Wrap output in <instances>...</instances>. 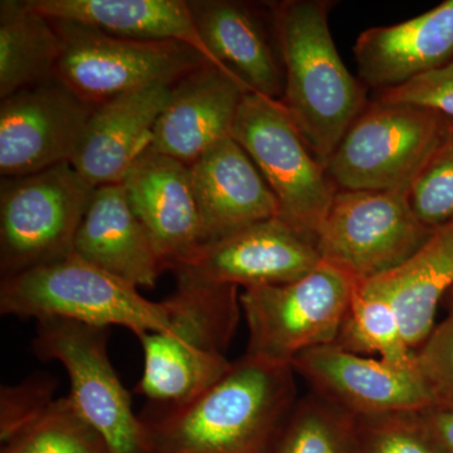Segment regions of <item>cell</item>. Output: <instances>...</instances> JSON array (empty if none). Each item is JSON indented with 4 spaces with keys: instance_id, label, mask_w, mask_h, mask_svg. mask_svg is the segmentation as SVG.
Returning <instances> with one entry per match:
<instances>
[{
    "instance_id": "1",
    "label": "cell",
    "mask_w": 453,
    "mask_h": 453,
    "mask_svg": "<svg viewBox=\"0 0 453 453\" xmlns=\"http://www.w3.org/2000/svg\"><path fill=\"white\" fill-rule=\"evenodd\" d=\"M296 401L291 365L244 354L203 395L145 421L150 453H271Z\"/></svg>"
},
{
    "instance_id": "2",
    "label": "cell",
    "mask_w": 453,
    "mask_h": 453,
    "mask_svg": "<svg viewBox=\"0 0 453 453\" xmlns=\"http://www.w3.org/2000/svg\"><path fill=\"white\" fill-rule=\"evenodd\" d=\"M332 2L268 4L285 73L280 103L326 170L336 146L365 107V89L340 57L329 27Z\"/></svg>"
},
{
    "instance_id": "3",
    "label": "cell",
    "mask_w": 453,
    "mask_h": 453,
    "mask_svg": "<svg viewBox=\"0 0 453 453\" xmlns=\"http://www.w3.org/2000/svg\"><path fill=\"white\" fill-rule=\"evenodd\" d=\"M170 326L140 336L144 371L135 392L166 408L203 395L232 368L226 357L242 316L238 288L175 273Z\"/></svg>"
},
{
    "instance_id": "4",
    "label": "cell",
    "mask_w": 453,
    "mask_h": 453,
    "mask_svg": "<svg viewBox=\"0 0 453 453\" xmlns=\"http://www.w3.org/2000/svg\"><path fill=\"white\" fill-rule=\"evenodd\" d=\"M0 311L17 318L65 319L92 326H122L138 338L169 329L166 301L145 299L129 283L71 253L2 277Z\"/></svg>"
},
{
    "instance_id": "5",
    "label": "cell",
    "mask_w": 453,
    "mask_h": 453,
    "mask_svg": "<svg viewBox=\"0 0 453 453\" xmlns=\"http://www.w3.org/2000/svg\"><path fill=\"white\" fill-rule=\"evenodd\" d=\"M447 119L425 107L377 98L336 146L326 173L342 190L410 192Z\"/></svg>"
},
{
    "instance_id": "6",
    "label": "cell",
    "mask_w": 453,
    "mask_h": 453,
    "mask_svg": "<svg viewBox=\"0 0 453 453\" xmlns=\"http://www.w3.org/2000/svg\"><path fill=\"white\" fill-rule=\"evenodd\" d=\"M356 286L353 277L321 261L297 281L246 288L240 294L246 356L291 365L303 351L334 344Z\"/></svg>"
},
{
    "instance_id": "7",
    "label": "cell",
    "mask_w": 453,
    "mask_h": 453,
    "mask_svg": "<svg viewBox=\"0 0 453 453\" xmlns=\"http://www.w3.org/2000/svg\"><path fill=\"white\" fill-rule=\"evenodd\" d=\"M0 187L2 277L73 253L74 237L96 188L73 164L2 177Z\"/></svg>"
},
{
    "instance_id": "8",
    "label": "cell",
    "mask_w": 453,
    "mask_h": 453,
    "mask_svg": "<svg viewBox=\"0 0 453 453\" xmlns=\"http://www.w3.org/2000/svg\"><path fill=\"white\" fill-rule=\"evenodd\" d=\"M50 20L62 40L56 76L89 105L148 86H174L210 64L180 42L130 40L82 23Z\"/></svg>"
},
{
    "instance_id": "9",
    "label": "cell",
    "mask_w": 453,
    "mask_h": 453,
    "mask_svg": "<svg viewBox=\"0 0 453 453\" xmlns=\"http://www.w3.org/2000/svg\"><path fill=\"white\" fill-rule=\"evenodd\" d=\"M232 138L257 166L279 203V219L316 243L338 188L301 138L280 101L247 92Z\"/></svg>"
},
{
    "instance_id": "10",
    "label": "cell",
    "mask_w": 453,
    "mask_h": 453,
    "mask_svg": "<svg viewBox=\"0 0 453 453\" xmlns=\"http://www.w3.org/2000/svg\"><path fill=\"white\" fill-rule=\"evenodd\" d=\"M107 342L109 327L43 319L37 321L33 347L41 359L64 366L71 402L101 434L110 453H150L148 427L134 413L129 392L110 360Z\"/></svg>"
},
{
    "instance_id": "11",
    "label": "cell",
    "mask_w": 453,
    "mask_h": 453,
    "mask_svg": "<svg viewBox=\"0 0 453 453\" xmlns=\"http://www.w3.org/2000/svg\"><path fill=\"white\" fill-rule=\"evenodd\" d=\"M434 231L414 213L407 193L339 189L316 247L324 262L360 282L401 266Z\"/></svg>"
},
{
    "instance_id": "12",
    "label": "cell",
    "mask_w": 453,
    "mask_h": 453,
    "mask_svg": "<svg viewBox=\"0 0 453 453\" xmlns=\"http://www.w3.org/2000/svg\"><path fill=\"white\" fill-rule=\"evenodd\" d=\"M94 109L57 76L3 98L2 177H20L73 162Z\"/></svg>"
},
{
    "instance_id": "13",
    "label": "cell",
    "mask_w": 453,
    "mask_h": 453,
    "mask_svg": "<svg viewBox=\"0 0 453 453\" xmlns=\"http://www.w3.org/2000/svg\"><path fill=\"white\" fill-rule=\"evenodd\" d=\"M321 261L314 241L276 217L205 243L173 273L246 290L297 281Z\"/></svg>"
},
{
    "instance_id": "14",
    "label": "cell",
    "mask_w": 453,
    "mask_h": 453,
    "mask_svg": "<svg viewBox=\"0 0 453 453\" xmlns=\"http://www.w3.org/2000/svg\"><path fill=\"white\" fill-rule=\"evenodd\" d=\"M291 366L311 393L356 418L421 411L434 404L416 366L402 368L335 344L303 351Z\"/></svg>"
},
{
    "instance_id": "15",
    "label": "cell",
    "mask_w": 453,
    "mask_h": 453,
    "mask_svg": "<svg viewBox=\"0 0 453 453\" xmlns=\"http://www.w3.org/2000/svg\"><path fill=\"white\" fill-rule=\"evenodd\" d=\"M121 186L165 270H175L204 244L189 166L146 149Z\"/></svg>"
},
{
    "instance_id": "16",
    "label": "cell",
    "mask_w": 453,
    "mask_h": 453,
    "mask_svg": "<svg viewBox=\"0 0 453 453\" xmlns=\"http://www.w3.org/2000/svg\"><path fill=\"white\" fill-rule=\"evenodd\" d=\"M237 77L204 65L172 86V96L155 125V153L192 165L213 146L232 138L244 95Z\"/></svg>"
},
{
    "instance_id": "17",
    "label": "cell",
    "mask_w": 453,
    "mask_h": 453,
    "mask_svg": "<svg viewBox=\"0 0 453 453\" xmlns=\"http://www.w3.org/2000/svg\"><path fill=\"white\" fill-rule=\"evenodd\" d=\"M172 96V86L153 85L95 106L73 166L92 187L121 184L151 144L155 125Z\"/></svg>"
},
{
    "instance_id": "18",
    "label": "cell",
    "mask_w": 453,
    "mask_h": 453,
    "mask_svg": "<svg viewBox=\"0 0 453 453\" xmlns=\"http://www.w3.org/2000/svg\"><path fill=\"white\" fill-rule=\"evenodd\" d=\"M189 170L204 244L279 217L275 195L234 138L213 146Z\"/></svg>"
},
{
    "instance_id": "19",
    "label": "cell",
    "mask_w": 453,
    "mask_h": 453,
    "mask_svg": "<svg viewBox=\"0 0 453 453\" xmlns=\"http://www.w3.org/2000/svg\"><path fill=\"white\" fill-rule=\"evenodd\" d=\"M73 253L136 288H153L165 271L121 184L95 189L74 237Z\"/></svg>"
},
{
    "instance_id": "20",
    "label": "cell",
    "mask_w": 453,
    "mask_h": 453,
    "mask_svg": "<svg viewBox=\"0 0 453 453\" xmlns=\"http://www.w3.org/2000/svg\"><path fill=\"white\" fill-rule=\"evenodd\" d=\"M353 50L360 79L380 91L442 67L453 55V0L398 25L366 29Z\"/></svg>"
},
{
    "instance_id": "21",
    "label": "cell",
    "mask_w": 453,
    "mask_h": 453,
    "mask_svg": "<svg viewBox=\"0 0 453 453\" xmlns=\"http://www.w3.org/2000/svg\"><path fill=\"white\" fill-rule=\"evenodd\" d=\"M189 5L196 29L216 61L250 91L281 101V57L257 11L235 0H190Z\"/></svg>"
},
{
    "instance_id": "22",
    "label": "cell",
    "mask_w": 453,
    "mask_h": 453,
    "mask_svg": "<svg viewBox=\"0 0 453 453\" xmlns=\"http://www.w3.org/2000/svg\"><path fill=\"white\" fill-rule=\"evenodd\" d=\"M50 19L70 20L130 40L174 41L226 70L203 42L186 0H28ZM229 73V71H226ZM234 74V73H232Z\"/></svg>"
},
{
    "instance_id": "23",
    "label": "cell",
    "mask_w": 453,
    "mask_h": 453,
    "mask_svg": "<svg viewBox=\"0 0 453 453\" xmlns=\"http://www.w3.org/2000/svg\"><path fill=\"white\" fill-rule=\"evenodd\" d=\"M365 282L392 303L405 342L416 351L434 329L438 306L453 288V220L434 229L401 266Z\"/></svg>"
},
{
    "instance_id": "24",
    "label": "cell",
    "mask_w": 453,
    "mask_h": 453,
    "mask_svg": "<svg viewBox=\"0 0 453 453\" xmlns=\"http://www.w3.org/2000/svg\"><path fill=\"white\" fill-rule=\"evenodd\" d=\"M62 40L28 0L0 2V98L56 76Z\"/></svg>"
},
{
    "instance_id": "25",
    "label": "cell",
    "mask_w": 453,
    "mask_h": 453,
    "mask_svg": "<svg viewBox=\"0 0 453 453\" xmlns=\"http://www.w3.org/2000/svg\"><path fill=\"white\" fill-rule=\"evenodd\" d=\"M334 344L359 356L378 354L384 362L402 368L416 366V351L405 342L392 303L365 281L357 282Z\"/></svg>"
},
{
    "instance_id": "26",
    "label": "cell",
    "mask_w": 453,
    "mask_h": 453,
    "mask_svg": "<svg viewBox=\"0 0 453 453\" xmlns=\"http://www.w3.org/2000/svg\"><path fill=\"white\" fill-rule=\"evenodd\" d=\"M271 453H359L356 417L310 393L297 399Z\"/></svg>"
},
{
    "instance_id": "27",
    "label": "cell",
    "mask_w": 453,
    "mask_h": 453,
    "mask_svg": "<svg viewBox=\"0 0 453 453\" xmlns=\"http://www.w3.org/2000/svg\"><path fill=\"white\" fill-rule=\"evenodd\" d=\"M2 453H110L70 396L56 399L35 422L3 443Z\"/></svg>"
},
{
    "instance_id": "28",
    "label": "cell",
    "mask_w": 453,
    "mask_h": 453,
    "mask_svg": "<svg viewBox=\"0 0 453 453\" xmlns=\"http://www.w3.org/2000/svg\"><path fill=\"white\" fill-rule=\"evenodd\" d=\"M408 201L423 225L437 229L453 220V120L413 181Z\"/></svg>"
},
{
    "instance_id": "29",
    "label": "cell",
    "mask_w": 453,
    "mask_h": 453,
    "mask_svg": "<svg viewBox=\"0 0 453 453\" xmlns=\"http://www.w3.org/2000/svg\"><path fill=\"white\" fill-rule=\"evenodd\" d=\"M359 453H442L429 434L421 411L357 417Z\"/></svg>"
},
{
    "instance_id": "30",
    "label": "cell",
    "mask_w": 453,
    "mask_h": 453,
    "mask_svg": "<svg viewBox=\"0 0 453 453\" xmlns=\"http://www.w3.org/2000/svg\"><path fill=\"white\" fill-rule=\"evenodd\" d=\"M449 303L446 318L416 350V368L434 404L453 407V288L445 297Z\"/></svg>"
},
{
    "instance_id": "31",
    "label": "cell",
    "mask_w": 453,
    "mask_h": 453,
    "mask_svg": "<svg viewBox=\"0 0 453 453\" xmlns=\"http://www.w3.org/2000/svg\"><path fill=\"white\" fill-rule=\"evenodd\" d=\"M57 381L37 372L14 386L0 390V440L7 442L18 432L35 422L56 401Z\"/></svg>"
},
{
    "instance_id": "32",
    "label": "cell",
    "mask_w": 453,
    "mask_h": 453,
    "mask_svg": "<svg viewBox=\"0 0 453 453\" xmlns=\"http://www.w3.org/2000/svg\"><path fill=\"white\" fill-rule=\"evenodd\" d=\"M377 98L425 107L453 120V62L419 74L398 88L384 89Z\"/></svg>"
},
{
    "instance_id": "33",
    "label": "cell",
    "mask_w": 453,
    "mask_h": 453,
    "mask_svg": "<svg viewBox=\"0 0 453 453\" xmlns=\"http://www.w3.org/2000/svg\"><path fill=\"white\" fill-rule=\"evenodd\" d=\"M429 434L442 453H453V407L432 404L421 410Z\"/></svg>"
}]
</instances>
